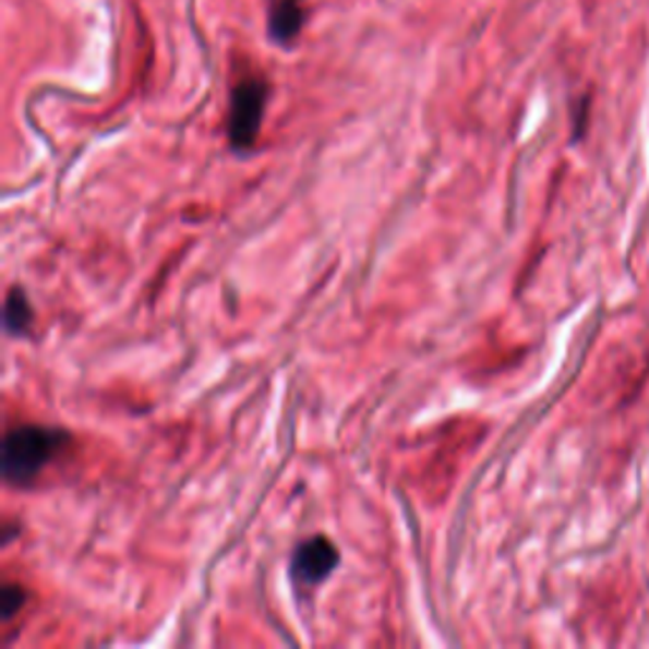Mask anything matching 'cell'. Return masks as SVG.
Returning a JSON list of instances; mask_svg holds the SVG:
<instances>
[{
	"mask_svg": "<svg viewBox=\"0 0 649 649\" xmlns=\"http://www.w3.org/2000/svg\"><path fill=\"white\" fill-rule=\"evenodd\" d=\"M67 447L69 434L64 429L38 424L8 429L3 440V457H0L3 480L13 484V488H28Z\"/></svg>",
	"mask_w": 649,
	"mask_h": 649,
	"instance_id": "6da1fadb",
	"label": "cell"
},
{
	"mask_svg": "<svg viewBox=\"0 0 649 649\" xmlns=\"http://www.w3.org/2000/svg\"><path fill=\"white\" fill-rule=\"evenodd\" d=\"M269 99V84L260 74H247L237 82L229 101V117H226V132L229 143L237 151H249L256 143L262 130L264 109Z\"/></svg>",
	"mask_w": 649,
	"mask_h": 649,
	"instance_id": "7a4b0ae2",
	"label": "cell"
},
{
	"mask_svg": "<svg viewBox=\"0 0 649 649\" xmlns=\"http://www.w3.org/2000/svg\"><path fill=\"white\" fill-rule=\"evenodd\" d=\"M338 551L330 538L315 536L297 545L292 556V576L297 584L302 586H317L323 584L327 576L333 574V568L338 566Z\"/></svg>",
	"mask_w": 649,
	"mask_h": 649,
	"instance_id": "3957f363",
	"label": "cell"
},
{
	"mask_svg": "<svg viewBox=\"0 0 649 649\" xmlns=\"http://www.w3.org/2000/svg\"><path fill=\"white\" fill-rule=\"evenodd\" d=\"M304 23L302 0H269L267 26L277 44H289L300 36Z\"/></svg>",
	"mask_w": 649,
	"mask_h": 649,
	"instance_id": "277c9868",
	"label": "cell"
},
{
	"mask_svg": "<svg viewBox=\"0 0 649 649\" xmlns=\"http://www.w3.org/2000/svg\"><path fill=\"white\" fill-rule=\"evenodd\" d=\"M3 323L11 335H26L34 325V308H31L26 289L11 287L5 295L3 308Z\"/></svg>",
	"mask_w": 649,
	"mask_h": 649,
	"instance_id": "5b68a950",
	"label": "cell"
},
{
	"mask_svg": "<svg viewBox=\"0 0 649 649\" xmlns=\"http://www.w3.org/2000/svg\"><path fill=\"white\" fill-rule=\"evenodd\" d=\"M26 604V589L21 584H5L0 593V609H3V622H11Z\"/></svg>",
	"mask_w": 649,
	"mask_h": 649,
	"instance_id": "8992f818",
	"label": "cell"
}]
</instances>
